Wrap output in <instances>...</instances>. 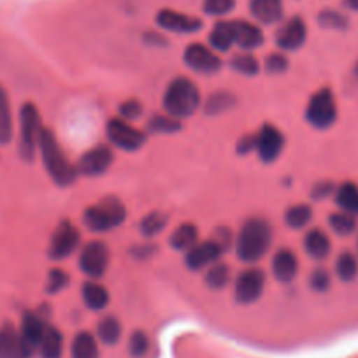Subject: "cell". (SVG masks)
Instances as JSON below:
<instances>
[{"instance_id": "cell-46", "label": "cell", "mask_w": 358, "mask_h": 358, "mask_svg": "<svg viewBox=\"0 0 358 358\" xmlns=\"http://www.w3.org/2000/svg\"><path fill=\"white\" fill-rule=\"evenodd\" d=\"M212 238L222 247L224 252H227L231 247H234V241H236L234 234L231 233V229H227V227H219V229L213 231Z\"/></svg>"}, {"instance_id": "cell-13", "label": "cell", "mask_w": 358, "mask_h": 358, "mask_svg": "<svg viewBox=\"0 0 358 358\" xmlns=\"http://www.w3.org/2000/svg\"><path fill=\"white\" fill-rule=\"evenodd\" d=\"M112 163H114V150L108 145H96L84 152L76 166L84 177H100L112 166Z\"/></svg>"}, {"instance_id": "cell-16", "label": "cell", "mask_w": 358, "mask_h": 358, "mask_svg": "<svg viewBox=\"0 0 358 358\" xmlns=\"http://www.w3.org/2000/svg\"><path fill=\"white\" fill-rule=\"evenodd\" d=\"M222 254H226V252L213 238L206 241H198L191 250L185 252V266L192 271H201V269L210 268L213 262L219 261Z\"/></svg>"}, {"instance_id": "cell-12", "label": "cell", "mask_w": 358, "mask_h": 358, "mask_svg": "<svg viewBox=\"0 0 358 358\" xmlns=\"http://www.w3.org/2000/svg\"><path fill=\"white\" fill-rule=\"evenodd\" d=\"M255 135H257V149H255V152H257L259 159L266 164L275 163L282 156L283 147H285L283 133L276 126L266 122Z\"/></svg>"}, {"instance_id": "cell-42", "label": "cell", "mask_w": 358, "mask_h": 358, "mask_svg": "<svg viewBox=\"0 0 358 358\" xmlns=\"http://www.w3.org/2000/svg\"><path fill=\"white\" fill-rule=\"evenodd\" d=\"M332 276L325 268H317L310 275V287L318 294H324L331 289Z\"/></svg>"}, {"instance_id": "cell-40", "label": "cell", "mask_w": 358, "mask_h": 358, "mask_svg": "<svg viewBox=\"0 0 358 358\" xmlns=\"http://www.w3.org/2000/svg\"><path fill=\"white\" fill-rule=\"evenodd\" d=\"M70 283V276L63 269L55 268L49 271L48 283H45V292L48 294H59L65 290Z\"/></svg>"}, {"instance_id": "cell-38", "label": "cell", "mask_w": 358, "mask_h": 358, "mask_svg": "<svg viewBox=\"0 0 358 358\" xmlns=\"http://www.w3.org/2000/svg\"><path fill=\"white\" fill-rule=\"evenodd\" d=\"M168 217L161 212H152L145 215L140 222V233L147 238H154L166 227Z\"/></svg>"}, {"instance_id": "cell-30", "label": "cell", "mask_w": 358, "mask_h": 358, "mask_svg": "<svg viewBox=\"0 0 358 358\" xmlns=\"http://www.w3.org/2000/svg\"><path fill=\"white\" fill-rule=\"evenodd\" d=\"M229 66L234 72L247 77L257 76L259 70H261V63H259V59L252 55V51H241L231 56Z\"/></svg>"}, {"instance_id": "cell-18", "label": "cell", "mask_w": 358, "mask_h": 358, "mask_svg": "<svg viewBox=\"0 0 358 358\" xmlns=\"http://www.w3.org/2000/svg\"><path fill=\"white\" fill-rule=\"evenodd\" d=\"M31 352L24 345L21 332L10 324L0 329V358H30Z\"/></svg>"}, {"instance_id": "cell-33", "label": "cell", "mask_w": 358, "mask_h": 358, "mask_svg": "<svg viewBox=\"0 0 358 358\" xmlns=\"http://www.w3.org/2000/svg\"><path fill=\"white\" fill-rule=\"evenodd\" d=\"M236 105V98L227 91H215L205 101V112L210 115L222 114V112L231 110Z\"/></svg>"}, {"instance_id": "cell-2", "label": "cell", "mask_w": 358, "mask_h": 358, "mask_svg": "<svg viewBox=\"0 0 358 358\" xmlns=\"http://www.w3.org/2000/svg\"><path fill=\"white\" fill-rule=\"evenodd\" d=\"M38 150H41V157L45 171H48L49 177H51V180L56 185H59V187H69V185H72L76 182L77 175H79L77 166L70 163V159L65 156L59 142L56 140L55 133L49 128L42 129Z\"/></svg>"}, {"instance_id": "cell-24", "label": "cell", "mask_w": 358, "mask_h": 358, "mask_svg": "<svg viewBox=\"0 0 358 358\" xmlns=\"http://www.w3.org/2000/svg\"><path fill=\"white\" fill-rule=\"evenodd\" d=\"M80 294H83V301L90 310L93 311H100L105 310L110 303V296H108L107 289L103 285H100L98 282L94 280H90L83 285L80 289Z\"/></svg>"}, {"instance_id": "cell-10", "label": "cell", "mask_w": 358, "mask_h": 358, "mask_svg": "<svg viewBox=\"0 0 358 358\" xmlns=\"http://www.w3.org/2000/svg\"><path fill=\"white\" fill-rule=\"evenodd\" d=\"M184 62L192 72L201 73V76H213L222 69V59L217 55L215 49L210 45L199 44H189L184 51Z\"/></svg>"}, {"instance_id": "cell-11", "label": "cell", "mask_w": 358, "mask_h": 358, "mask_svg": "<svg viewBox=\"0 0 358 358\" xmlns=\"http://www.w3.org/2000/svg\"><path fill=\"white\" fill-rule=\"evenodd\" d=\"M266 285V275L259 268H248L238 275L234 282V299L240 304H252L262 296Z\"/></svg>"}, {"instance_id": "cell-51", "label": "cell", "mask_w": 358, "mask_h": 358, "mask_svg": "<svg viewBox=\"0 0 358 358\" xmlns=\"http://www.w3.org/2000/svg\"><path fill=\"white\" fill-rule=\"evenodd\" d=\"M357 250H358V241H357Z\"/></svg>"}, {"instance_id": "cell-27", "label": "cell", "mask_w": 358, "mask_h": 358, "mask_svg": "<svg viewBox=\"0 0 358 358\" xmlns=\"http://www.w3.org/2000/svg\"><path fill=\"white\" fill-rule=\"evenodd\" d=\"M38 353H41V358H62L63 336L58 329L48 325L41 346H38Z\"/></svg>"}, {"instance_id": "cell-7", "label": "cell", "mask_w": 358, "mask_h": 358, "mask_svg": "<svg viewBox=\"0 0 358 358\" xmlns=\"http://www.w3.org/2000/svg\"><path fill=\"white\" fill-rule=\"evenodd\" d=\"M107 138L108 142L112 143L117 149L126 150V152H136V150L142 149L147 142L145 133L140 131L138 128L129 124V121L126 119L117 117V119H110L107 122Z\"/></svg>"}, {"instance_id": "cell-17", "label": "cell", "mask_w": 358, "mask_h": 358, "mask_svg": "<svg viewBox=\"0 0 358 358\" xmlns=\"http://www.w3.org/2000/svg\"><path fill=\"white\" fill-rule=\"evenodd\" d=\"M45 329H48V324H45V320L38 313L27 311V313L23 315L20 332L24 345L28 346V350H30L31 353L38 352V346H41L42 338H44Z\"/></svg>"}, {"instance_id": "cell-39", "label": "cell", "mask_w": 358, "mask_h": 358, "mask_svg": "<svg viewBox=\"0 0 358 358\" xmlns=\"http://www.w3.org/2000/svg\"><path fill=\"white\" fill-rule=\"evenodd\" d=\"M318 23H320L324 28H329V30H336V31L346 30V28L350 27L348 16H345V14L334 9L322 10V13L318 14Z\"/></svg>"}, {"instance_id": "cell-28", "label": "cell", "mask_w": 358, "mask_h": 358, "mask_svg": "<svg viewBox=\"0 0 358 358\" xmlns=\"http://www.w3.org/2000/svg\"><path fill=\"white\" fill-rule=\"evenodd\" d=\"M70 355L72 358H100L94 336L90 332H79L72 341Z\"/></svg>"}, {"instance_id": "cell-6", "label": "cell", "mask_w": 358, "mask_h": 358, "mask_svg": "<svg viewBox=\"0 0 358 358\" xmlns=\"http://www.w3.org/2000/svg\"><path fill=\"white\" fill-rule=\"evenodd\" d=\"M304 117L317 129L332 128L338 121V103L334 93L329 87L318 90L308 101Z\"/></svg>"}, {"instance_id": "cell-25", "label": "cell", "mask_w": 358, "mask_h": 358, "mask_svg": "<svg viewBox=\"0 0 358 358\" xmlns=\"http://www.w3.org/2000/svg\"><path fill=\"white\" fill-rule=\"evenodd\" d=\"M198 227L191 222L180 224L173 233L170 234V245L177 252H187L198 243Z\"/></svg>"}, {"instance_id": "cell-9", "label": "cell", "mask_w": 358, "mask_h": 358, "mask_svg": "<svg viewBox=\"0 0 358 358\" xmlns=\"http://www.w3.org/2000/svg\"><path fill=\"white\" fill-rule=\"evenodd\" d=\"M80 245V233L70 220H62L52 231L51 241H49L48 255L52 261H63L70 257Z\"/></svg>"}, {"instance_id": "cell-45", "label": "cell", "mask_w": 358, "mask_h": 358, "mask_svg": "<svg viewBox=\"0 0 358 358\" xmlns=\"http://www.w3.org/2000/svg\"><path fill=\"white\" fill-rule=\"evenodd\" d=\"M142 103H140L138 100H126L124 103H121V107H119V115H121L122 119H126V121H135V119H138L140 115H142Z\"/></svg>"}, {"instance_id": "cell-36", "label": "cell", "mask_w": 358, "mask_h": 358, "mask_svg": "<svg viewBox=\"0 0 358 358\" xmlns=\"http://www.w3.org/2000/svg\"><path fill=\"white\" fill-rule=\"evenodd\" d=\"M336 275L341 282H353L358 275V259L352 252H343L336 259Z\"/></svg>"}, {"instance_id": "cell-1", "label": "cell", "mask_w": 358, "mask_h": 358, "mask_svg": "<svg viewBox=\"0 0 358 358\" xmlns=\"http://www.w3.org/2000/svg\"><path fill=\"white\" fill-rule=\"evenodd\" d=\"M273 243V229L268 220L248 219L236 234L234 248L243 262L254 264L269 252Z\"/></svg>"}, {"instance_id": "cell-49", "label": "cell", "mask_w": 358, "mask_h": 358, "mask_svg": "<svg viewBox=\"0 0 358 358\" xmlns=\"http://www.w3.org/2000/svg\"><path fill=\"white\" fill-rule=\"evenodd\" d=\"M345 6L348 7L350 10H355V13H358V0H345Z\"/></svg>"}, {"instance_id": "cell-32", "label": "cell", "mask_w": 358, "mask_h": 358, "mask_svg": "<svg viewBox=\"0 0 358 358\" xmlns=\"http://www.w3.org/2000/svg\"><path fill=\"white\" fill-rule=\"evenodd\" d=\"M329 226H331V229L334 231L338 236L346 238V236H352V234L355 233L358 224H357L355 215L346 213L341 210V212H336L329 217Z\"/></svg>"}, {"instance_id": "cell-4", "label": "cell", "mask_w": 358, "mask_h": 358, "mask_svg": "<svg viewBox=\"0 0 358 358\" xmlns=\"http://www.w3.org/2000/svg\"><path fill=\"white\" fill-rule=\"evenodd\" d=\"M126 206L121 199L107 196L96 205H91L84 210L83 222L93 233H108L115 229L126 220Z\"/></svg>"}, {"instance_id": "cell-35", "label": "cell", "mask_w": 358, "mask_h": 358, "mask_svg": "<svg viewBox=\"0 0 358 358\" xmlns=\"http://www.w3.org/2000/svg\"><path fill=\"white\" fill-rule=\"evenodd\" d=\"M149 131L156 133V135H171L182 129L180 119L173 117L170 114H156L147 124Z\"/></svg>"}, {"instance_id": "cell-23", "label": "cell", "mask_w": 358, "mask_h": 358, "mask_svg": "<svg viewBox=\"0 0 358 358\" xmlns=\"http://www.w3.org/2000/svg\"><path fill=\"white\" fill-rule=\"evenodd\" d=\"M210 48L217 52H227L236 45L234 42V27L233 21H219L213 24L212 31L208 35Z\"/></svg>"}, {"instance_id": "cell-20", "label": "cell", "mask_w": 358, "mask_h": 358, "mask_svg": "<svg viewBox=\"0 0 358 358\" xmlns=\"http://www.w3.org/2000/svg\"><path fill=\"white\" fill-rule=\"evenodd\" d=\"M271 271L278 282L290 283L296 280L297 273H299V261L297 255L289 248H282L275 254L271 261Z\"/></svg>"}, {"instance_id": "cell-22", "label": "cell", "mask_w": 358, "mask_h": 358, "mask_svg": "<svg viewBox=\"0 0 358 358\" xmlns=\"http://www.w3.org/2000/svg\"><path fill=\"white\" fill-rule=\"evenodd\" d=\"M304 250L315 261H324V259L329 257L332 250L331 238L322 229L308 231L306 236H304Z\"/></svg>"}, {"instance_id": "cell-48", "label": "cell", "mask_w": 358, "mask_h": 358, "mask_svg": "<svg viewBox=\"0 0 358 358\" xmlns=\"http://www.w3.org/2000/svg\"><path fill=\"white\" fill-rule=\"evenodd\" d=\"M255 149H257V135H245L238 140L236 152L241 154V156L255 152Z\"/></svg>"}, {"instance_id": "cell-47", "label": "cell", "mask_w": 358, "mask_h": 358, "mask_svg": "<svg viewBox=\"0 0 358 358\" xmlns=\"http://www.w3.org/2000/svg\"><path fill=\"white\" fill-rule=\"evenodd\" d=\"M336 192V185L331 180H320L311 189V198L313 199H325Z\"/></svg>"}, {"instance_id": "cell-19", "label": "cell", "mask_w": 358, "mask_h": 358, "mask_svg": "<svg viewBox=\"0 0 358 358\" xmlns=\"http://www.w3.org/2000/svg\"><path fill=\"white\" fill-rule=\"evenodd\" d=\"M234 42L241 51H255L264 44V34L257 24L245 20L233 21Z\"/></svg>"}, {"instance_id": "cell-8", "label": "cell", "mask_w": 358, "mask_h": 358, "mask_svg": "<svg viewBox=\"0 0 358 358\" xmlns=\"http://www.w3.org/2000/svg\"><path fill=\"white\" fill-rule=\"evenodd\" d=\"M110 262V252L103 241H90L80 248L79 269L91 280H98L107 273Z\"/></svg>"}, {"instance_id": "cell-37", "label": "cell", "mask_w": 358, "mask_h": 358, "mask_svg": "<svg viewBox=\"0 0 358 358\" xmlns=\"http://www.w3.org/2000/svg\"><path fill=\"white\" fill-rule=\"evenodd\" d=\"M311 217H313L311 206L301 203V205H294L287 210L285 224L289 227H292V229H304L311 222Z\"/></svg>"}, {"instance_id": "cell-15", "label": "cell", "mask_w": 358, "mask_h": 358, "mask_svg": "<svg viewBox=\"0 0 358 358\" xmlns=\"http://www.w3.org/2000/svg\"><path fill=\"white\" fill-rule=\"evenodd\" d=\"M156 23L161 30L171 31V34H196L203 28V21L196 16L178 13L173 9H163L157 13Z\"/></svg>"}, {"instance_id": "cell-41", "label": "cell", "mask_w": 358, "mask_h": 358, "mask_svg": "<svg viewBox=\"0 0 358 358\" xmlns=\"http://www.w3.org/2000/svg\"><path fill=\"white\" fill-rule=\"evenodd\" d=\"M236 6V0H205L203 2V10H205L208 16H226Z\"/></svg>"}, {"instance_id": "cell-44", "label": "cell", "mask_w": 358, "mask_h": 358, "mask_svg": "<svg viewBox=\"0 0 358 358\" xmlns=\"http://www.w3.org/2000/svg\"><path fill=\"white\" fill-rule=\"evenodd\" d=\"M147 350H149V338L142 331L133 332V336L129 338V353L133 357L140 358L145 355Z\"/></svg>"}, {"instance_id": "cell-21", "label": "cell", "mask_w": 358, "mask_h": 358, "mask_svg": "<svg viewBox=\"0 0 358 358\" xmlns=\"http://www.w3.org/2000/svg\"><path fill=\"white\" fill-rule=\"evenodd\" d=\"M248 9L261 24H276L283 20V0H250Z\"/></svg>"}, {"instance_id": "cell-5", "label": "cell", "mask_w": 358, "mask_h": 358, "mask_svg": "<svg viewBox=\"0 0 358 358\" xmlns=\"http://www.w3.org/2000/svg\"><path fill=\"white\" fill-rule=\"evenodd\" d=\"M42 119L38 114V108L34 103H24L20 110V150L21 159L31 163L35 159V154L38 150V142L42 135Z\"/></svg>"}, {"instance_id": "cell-43", "label": "cell", "mask_w": 358, "mask_h": 358, "mask_svg": "<svg viewBox=\"0 0 358 358\" xmlns=\"http://www.w3.org/2000/svg\"><path fill=\"white\" fill-rule=\"evenodd\" d=\"M264 69L266 72L273 73V76L287 72V70H289V58H287L283 52H269V55L266 56Z\"/></svg>"}, {"instance_id": "cell-26", "label": "cell", "mask_w": 358, "mask_h": 358, "mask_svg": "<svg viewBox=\"0 0 358 358\" xmlns=\"http://www.w3.org/2000/svg\"><path fill=\"white\" fill-rule=\"evenodd\" d=\"M336 205L339 210L358 217V185L353 182H343L334 192Z\"/></svg>"}, {"instance_id": "cell-3", "label": "cell", "mask_w": 358, "mask_h": 358, "mask_svg": "<svg viewBox=\"0 0 358 358\" xmlns=\"http://www.w3.org/2000/svg\"><path fill=\"white\" fill-rule=\"evenodd\" d=\"M199 105H201V93L187 77H177L164 90L163 108L173 117H191L198 112Z\"/></svg>"}, {"instance_id": "cell-50", "label": "cell", "mask_w": 358, "mask_h": 358, "mask_svg": "<svg viewBox=\"0 0 358 358\" xmlns=\"http://www.w3.org/2000/svg\"><path fill=\"white\" fill-rule=\"evenodd\" d=\"M355 76H357V79H358V62H357V65H355Z\"/></svg>"}, {"instance_id": "cell-14", "label": "cell", "mask_w": 358, "mask_h": 358, "mask_svg": "<svg viewBox=\"0 0 358 358\" xmlns=\"http://www.w3.org/2000/svg\"><path fill=\"white\" fill-rule=\"evenodd\" d=\"M308 38V27L301 16H292L282 23V27L276 30L275 42L278 49L287 52L297 51L304 45Z\"/></svg>"}, {"instance_id": "cell-29", "label": "cell", "mask_w": 358, "mask_h": 358, "mask_svg": "<svg viewBox=\"0 0 358 358\" xmlns=\"http://www.w3.org/2000/svg\"><path fill=\"white\" fill-rule=\"evenodd\" d=\"M13 112H10L7 91L0 86V145H7L13 140Z\"/></svg>"}, {"instance_id": "cell-31", "label": "cell", "mask_w": 358, "mask_h": 358, "mask_svg": "<svg viewBox=\"0 0 358 358\" xmlns=\"http://www.w3.org/2000/svg\"><path fill=\"white\" fill-rule=\"evenodd\" d=\"M231 280V268L226 262H213L210 268H206L205 283L213 290H220L229 283Z\"/></svg>"}, {"instance_id": "cell-34", "label": "cell", "mask_w": 358, "mask_h": 358, "mask_svg": "<svg viewBox=\"0 0 358 358\" xmlns=\"http://www.w3.org/2000/svg\"><path fill=\"white\" fill-rule=\"evenodd\" d=\"M96 336L103 345H115L121 339V324L115 317H105L98 322Z\"/></svg>"}]
</instances>
